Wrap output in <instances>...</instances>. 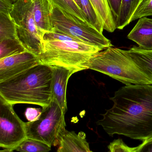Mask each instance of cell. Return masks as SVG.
I'll list each match as a JSON object with an SVG mask.
<instances>
[{"instance_id": "cell-1", "label": "cell", "mask_w": 152, "mask_h": 152, "mask_svg": "<svg viewBox=\"0 0 152 152\" xmlns=\"http://www.w3.org/2000/svg\"><path fill=\"white\" fill-rule=\"evenodd\" d=\"M110 99L113 106L96 122L107 134L143 142L152 137V85H126Z\"/></svg>"}, {"instance_id": "cell-2", "label": "cell", "mask_w": 152, "mask_h": 152, "mask_svg": "<svg viewBox=\"0 0 152 152\" xmlns=\"http://www.w3.org/2000/svg\"><path fill=\"white\" fill-rule=\"evenodd\" d=\"M51 67L40 64L0 83V97L14 105L30 104L42 108L51 101Z\"/></svg>"}, {"instance_id": "cell-3", "label": "cell", "mask_w": 152, "mask_h": 152, "mask_svg": "<svg viewBox=\"0 0 152 152\" xmlns=\"http://www.w3.org/2000/svg\"><path fill=\"white\" fill-rule=\"evenodd\" d=\"M102 50L93 45L76 41H43L38 57L41 64L63 67L75 73L88 69L92 56Z\"/></svg>"}, {"instance_id": "cell-4", "label": "cell", "mask_w": 152, "mask_h": 152, "mask_svg": "<svg viewBox=\"0 0 152 152\" xmlns=\"http://www.w3.org/2000/svg\"><path fill=\"white\" fill-rule=\"evenodd\" d=\"M88 69L95 70L126 85L148 84L152 82L123 50L109 47L94 54L89 60Z\"/></svg>"}, {"instance_id": "cell-5", "label": "cell", "mask_w": 152, "mask_h": 152, "mask_svg": "<svg viewBox=\"0 0 152 152\" xmlns=\"http://www.w3.org/2000/svg\"><path fill=\"white\" fill-rule=\"evenodd\" d=\"M51 3L52 32L68 35L102 50L112 46L109 40L89 24Z\"/></svg>"}, {"instance_id": "cell-6", "label": "cell", "mask_w": 152, "mask_h": 152, "mask_svg": "<svg viewBox=\"0 0 152 152\" xmlns=\"http://www.w3.org/2000/svg\"><path fill=\"white\" fill-rule=\"evenodd\" d=\"M10 15L16 25L18 40L27 51L39 57L43 52L44 33L35 22L34 0H15Z\"/></svg>"}, {"instance_id": "cell-7", "label": "cell", "mask_w": 152, "mask_h": 152, "mask_svg": "<svg viewBox=\"0 0 152 152\" xmlns=\"http://www.w3.org/2000/svg\"><path fill=\"white\" fill-rule=\"evenodd\" d=\"M65 113L55 101L51 100L49 105L43 107L37 120L26 122L27 139L51 146L58 145L59 138L66 129Z\"/></svg>"}, {"instance_id": "cell-8", "label": "cell", "mask_w": 152, "mask_h": 152, "mask_svg": "<svg viewBox=\"0 0 152 152\" xmlns=\"http://www.w3.org/2000/svg\"><path fill=\"white\" fill-rule=\"evenodd\" d=\"M27 139L26 122L13 110V105L0 97V146L14 151Z\"/></svg>"}, {"instance_id": "cell-9", "label": "cell", "mask_w": 152, "mask_h": 152, "mask_svg": "<svg viewBox=\"0 0 152 152\" xmlns=\"http://www.w3.org/2000/svg\"><path fill=\"white\" fill-rule=\"evenodd\" d=\"M41 64L39 58L29 52L0 60V83Z\"/></svg>"}, {"instance_id": "cell-10", "label": "cell", "mask_w": 152, "mask_h": 152, "mask_svg": "<svg viewBox=\"0 0 152 152\" xmlns=\"http://www.w3.org/2000/svg\"><path fill=\"white\" fill-rule=\"evenodd\" d=\"M51 100L58 104L64 113L68 110L66 90L69 78L74 73L68 69L63 67L53 66Z\"/></svg>"}, {"instance_id": "cell-11", "label": "cell", "mask_w": 152, "mask_h": 152, "mask_svg": "<svg viewBox=\"0 0 152 152\" xmlns=\"http://www.w3.org/2000/svg\"><path fill=\"white\" fill-rule=\"evenodd\" d=\"M57 152H93L84 132L77 134L74 131L65 129L59 140Z\"/></svg>"}, {"instance_id": "cell-12", "label": "cell", "mask_w": 152, "mask_h": 152, "mask_svg": "<svg viewBox=\"0 0 152 152\" xmlns=\"http://www.w3.org/2000/svg\"><path fill=\"white\" fill-rule=\"evenodd\" d=\"M127 37L137 44L139 49L152 51V19L146 17L139 19Z\"/></svg>"}, {"instance_id": "cell-13", "label": "cell", "mask_w": 152, "mask_h": 152, "mask_svg": "<svg viewBox=\"0 0 152 152\" xmlns=\"http://www.w3.org/2000/svg\"><path fill=\"white\" fill-rule=\"evenodd\" d=\"M51 3L49 0H34V15L37 28L44 33L52 32Z\"/></svg>"}, {"instance_id": "cell-14", "label": "cell", "mask_w": 152, "mask_h": 152, "mask_svg": "<svg viewBox=\"0 0 152 152\" xmlns=\"http://www.w3.org/2000/svg\"><path fill=\"white\" fill-rule=\"evenodd\" d=\"M124 52L152 82V51L144 50L134 46Z\"/></svg>"}, {"instance_id": "cell-15", "label": "cell", "mask_w": 152, "mask_h": 152, "mask_svg": "<svg viewBox=\"0 0 152 152\" xmlns=\"http://www.w3.org/2000/svg\"><path fill=\"white\" fill-rule=\"evenodd\" d=\"M101 19L104 28L112 33L116 29V25L108 0H90Z\"/></svg>"}, {"instance_id": "cell-16", "label": "cell", "mask_w": 152, "mask_h": 152, "mask_svg": "<svg viewBox=\"0 0 152 152\" xmlns=\"http://www.w3.org/2000/svg\"><path fill=\"white\" fill-rule=\"evenodd\" d=\"M142 1L122 0L119 14L115 22L116 28L123 29L132 22V17Z\"/></svg>"}, {"instance_id": "cell-17", "label": "cell", "mask_w": 152, "mask_h": 152, "mask_svg": "<svg viewBox=\"0 0 152 152\" xmlns=\"http://www.w3.org/2000/svg\"><path fill=\"white\" fill-rule=\"evenodd\" d=\"M27 51L18 39H4L0 41V60Z\"/></svg>"}, {"instance_id": "cell-18", "label": "cell", "mask_w": 152, "mask_h": 152, "mask_svg": "<svg viewBox=\"0 0 152 152\" xmlns=\"http://www.w3.org/2000/svg\"><path fill=\"white\" fill-rule=\"evenodd\" d=\"M82 10L90 26L103 34L104 26L96 11L90 0H80Z\"/></svg>"}, {"instance_id": "cell-19", "label": "cell", "mask_w": 152, "mask_h": 152, "mask_svg": "<svg viewBox=\"0 0 152 152\" xmlns=\"http://www.w3.org/2000/svg\"><path fill=\"white\" fill-rule=\"evenodd\" d=\"M8 39H18L16 25L10 14L0 13V41Z\"/></svg>"}, {"instance_id": "cell-20", "label": "cell", "mask_w": 152, "mask_h": 152, "mask_svg": "<svg viewBox=\"0 0 152 152\" xmlns=\"http://www.w3.org/2000/svg\"><path fill=\"white\" fill-rule=\"evenodd\" d=\"M51 3L59 9L74 17L82 20L84 22L90 24L83 12L77 6L73 0H49Z\"/></svg>"}, {"instance_id": "cell-21", "label": "cell", "mask_w": 152, "mask_h": 152, "mask_svg": "<svg viewBox=\"0 0 152 152\" xmlns=\"http://www.w3.org/2000/svg\"><path fill=\"white\" fill-rule=\"evenodd\" d=\"M51 147L45 143L27 139L19 145L15 150L20 152H49Z\"/></svg>"}, {"instance_id": "cell-22", "label": "cell", "mask_w": 152, "mask_h": 152, "mask_svg": "<svg viewBox=\"0 0 152 152\" xmlns=\"http://www.w3.org/2000/svg\"><path fill=\"white\" fill-rule=\"evenodd\" d=\"M152 16V0H142L132 17L131 21Z\"/></svg>"}, {"instance_id": "cell-23", "label": "cell", "mask_w": 152, "mask_h": 152, "mask_svg": "<svg viewBox=\"0 0 152 152\" xmlns=\"http://www.w3.org/2000/svg\"><path fill=\"white\" fill-rule=\"evenodd\" d=\"M43 41H76L82 42L80 40L74 38L68 35L55 32H46L43 36Z\"/></svg>"}, {"instance_id": "cell-24", "label": "cell", "mask_w": 152, "mask_h": 152, "mask_svg": "<svg viewBox=\"0 0 152 152\" xmlns=\"http://www.w3.org/2000/svg\"><path fill=\"white\" fill-rule=\"evenodd\" d=\"M108 152H134V148L126 145L121 139L114 140L108 146Z\"/></svg>"}, {"instance_id": "cell-25", "label": "cell", "mask_w": 152, "mask_h": 152, "mask_svg": "<svg viewBox=\"0 0 152 152\" xmlns=\"http://www.w3.org/2000/svg\"><path fill=\"white\" fill-rule=\"evenodd\" d=\"M108 1L115 23L119 14L122 0H108Z\"/></svg>"}, {"instance_id": "cell-26", "label": "cell", "mask_w": 152, "mask_h": 152, "mask_svg": "<svg viewBox=\"0 0 152 152\" xmlns=\"http://www.w3.org/2000/svg\"><path fill=\"white\" fill-rule=\"evenodd\" d=\"M42 110L39 108H28L25 112V116L28 121H34L39 118Z\"/></svg>"}, {"instance_id": "cell-27", "label": "cell", "mask_w": 152, "mask_h": 152, "mask_svg": "<svg viewBox=\"0 0 152 152\" xmlns=\"http://www.w3.org/2000/svg\"><path fill=\"white\" fill-rule=\"evenodd\" d=\"M134 152H152V137L143 141L142 143L134 148Z\"/></svg>"}, {"instance_id": "cell-28", "label": "cell", "mask_w": 152, "mask_h": 152, "mask_svg": "<svg viewBox=\"0 0 152 152\" xmlns=\"http://www.w3.org/2000/svg\"><path fill=\"white\" fill-rule=\"evenodd\" d=\"M12 6L11 0H0V13L10 14Z\"/></svg>"}, {"instance_id": "cell-29", "label": "cell", "mask_w": 152, "mask_h": 152, "mask_svg": "<svg viewBox=\"0 0 152 152\" xmlns=\"http://www.w3.org/2000/svg\"><path fill=\"white\" fill-rule=\"evenodd\" d=\"M73 1L76 3V4L77 5V6L80 8V10L83 11V10H82V5H81V1H80V0H73Z\"/></svg>"}, {"instance_id": "cell-30", "label": "cell", "mask_w": 152, "mask_h": 152, "mask_svg": "<svg viewBox=\"0 0 152 152\" xmlns=\"http://www.w3.org/2000/svg\"><path fill=\"white\" fill-rule=\"evenodd\" d=\"M13 150L10 149H4V150H1L0 152H13Z\"/></svg>"}]
</instances>
